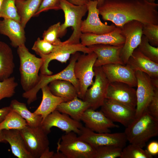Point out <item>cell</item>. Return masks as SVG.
<instances>
[{"label": "cell", "instance_id": "ac0fdd59", "mask_svg": "<svg viewBox=\"0 0 158 158\" xmlns=\"http://www.w3.org/2000/svg\"><path fill=\"white\" fill-rule=\"evenodd\" d=\"M101 67L109 83L120 82L133 87H137L135 71L128 65L110 64L103 65Z\"/></svg>", "mask_w": 158, "mask_h": 158}, {"label": "cell", "instance_id": "f1b7e54d", "mask_svg": "<svg viewBox=\"0 0 158 158\" xmlns=\"http://www.w3.org/2000/svg\"><path fill=\"white\" fill-rule=\"evenodd\" d=\"M48 86L53 95L64 98L68 101L78 97V93L75 87L69 81L55 80L50 82Z\"/></svg>", "mask_w": 158, "mask_h": 158}, {"label": "cell", "instance_id": "f546056e", "mask_svg": "<svg viewBox=\"0 0 158 158\" xmlns=\"http://www.w3.org/2000/svg\"><path fill=\"white\" fill-rule=\"evenodd\" d=\"M11 110L16 111L26 121L27 125L32 127L41 126L43 119L40 115H35L28 109L26 104L13 99L11 102Z\"/></svg>", "mask_w": 158, "mask_h": 158}, {"label": "cell", "instance_id": "9a60e30c", "mask_svg": "<svg viewBox=\"0 0 158 158\" xmlns=\"http://www.w3.org/2000/svg\"><path fill=\"white\" fill-rule=\"evenodd\" d=\"M86 5L88 13L86 19L82 22L81 30L82 33L104 34L114 30L116 26L114 24L107 25L102 23L100 19L97 1L90 0Z\"/></svg>", "mask_w": 158, "mask_h": 158}, {"label": "cell", "instance_id": "484cf974", "mask_svg": "<svg viewBox=\"0 0 158 158\" xmlns=\"http://www.w3.org/2000/svg\"><path fill=\"white\" fill-rule=\"evenodd\" d=\"M89 108L90 105L87 102L76 97L71 100L61 103L56 110L80 121L84 112Z\"/></svg>", "mask_w": 158, "mask_h": 158}, {"label": "cell", "instance_id": "4fadbf2b", "mask_svg": "<svg viewBox=\"0 0 158 158\" xmlns=\"http://www.w3.org/2000/svg\"><path fill=\"white\" fill-rule=\"evenodd\" d=\"M88 54L92 51L87 47L80 43L77 44H63L58 46L57 49L50 54L40 56L43 60V63L40 69V73L51 75L53 73L48 69L49 63L52 60H55L61 63H66L71 55L77 52Z\"/></svg>", "mask_w": 158, "mask_h": 158}, {"label": "cell", "instance_id": "8d00e7d4", "mask_svg": "<svg viewBox=\"0 0 158 158\" xmlns=\"http://www.w3.org/2000/svg\"><path fill=\"white\" fill-rule=\"evenodd\" d=\"M61 25L60 22H59L50 26L44 31L43 39L54 45L62 44L63 42L59 38Z\"/></svg>", "mask_w": 158, "mask_h": 158}, {"label": "cell", "instance_id": "7a4b0ae2", "mask_svg": "<svg viewBox=\"0 0 158 158\" xmlns=\"http://www.w3.org/2000/svg\"><path fill=\"white\" fill-rule=\"evenodd\" d=\"M127 141L143 148L151 138L158 135V120L150 115L145 109L136 118L124 132Z\"/></svg>", "mask_w": 158, "mask_h": 158}, {"label": "cell", "instance_id": "bcb514c9", "mask_svg": "<svg viewBox=\"0 0 158 158\" xmlns=\"http://www.w3.org/2000/svg\"><path fill=\"white\" fill-rule=\"evenodd\" d=\"M151 84L154 88H158V78H150Z\"/></svg>", "mask_w": 158, "mask_h": 158}, {"label": "cell", "instance_id": "d590c367", "mask_svg": "<svg viewBox=\"0 0 158 158\" xmlns=\"http://www.w3.org/2000/svg\"><path fill=\"white\" fill-rule=\"evenodd\" d=\"M18 85L14 77L0 81V101L4 98L12 97Z\"/></svg>", "mask_w": 158, "mask_h": 158}, {"label": "cell", "instance_id": "603a6c76", "mask_svg": "<svg viewBox=\"0 0 158 158\" xmlns=\"http://www.w3.org/2000/svg\"><path fill=\"white\" fill-rule=\"evenodd\" d=\"M126 64L135 72L141 71L151 78H158V63L145 56L137 48L133 51Z\"/></svg>", "mask_w": 158, "mask_h": 158}, {"label": "cell", "instance_id": "f6af8a7d", "mask_svg": "<svg viewBox=\"0 0 158 158\" xmlns=\"http://www.w3.org/2000/svg\"><path fill=\"white\" fill-rule=\"evenodd\" d=\"M54 153L53 151H50L49 147L44 151L40 158H53Z\"/></svg>", "mask_w": 158, "mask_h": 158}, {"label": "cell", "instance_id": "83f0119b", "mask_svg": "<svg viewBox=\"0 0 158 158\" xmlns=\"http://www.w3.org/2000/svg\"><path fill=\"white\" fill-rule=\"evenodd\" d=\"M42 0H16L15 5L23 28L37 11Z\"/></svg>", "mask_w": 158, "mask_h": 158}, {"label": "cell", "instance_id": "cb8c5ba5", "mask_svg": "<svg viewBox=\"0 0 158 158\" xmlns=\"http://www.w3.org/2000/svg\"><path fill=\"white\" fill-rule=\"evenodd\" d=\"M5 141L10 145L13 155L18 158H33L28 151L20 130H2Z\"/></svg>", "mask_w": 158, "mask_h": 158}, {"label": "cell", "instance_id": "30bf717a", "mask_svg": "<svg viewBox=\"0 0 158 158\" xmlns=\"http://www.w3.org/2000/svg\"><path fill=\"white\" fill-rule=\"evenodd\" d=\"M94 70L95 81L87 90L83 100L89 104L90 108L96 110L103 103L109 82L101 67H94Z\"/></svg>", "mask_w": 158, "mask_h": 158}, {"label": "cell", "instance_id": "816d5d0a", "mask_svg": "<svg viewBox=\"0 0 158 158\" xmlns=\"http://www.w3.org/2000/svg\"><path fill=\"white\" fill-rule=\"evenodd\" d=\"M3 0H0V8Z\"/></svg>", "mask_w": 158, "mask_h": 158}, {"label": "cell", "instance_id": "ab89813d", "mask_svg": "<svg viewBox=\"0 0 158 158\" xmlns=\"http://www.w3.org/2000/svg\"><path fill=\"white\" fill-rule=\"evenodd\" d=\"M60 1L61 0H42L34 16H37L41 13L49 10L61 9Z\"/></svg>", "mask_w": 158, "mask_h": 158}, {"label": "cell", "instance_id": "277c9868", "mask_svg": "<svg viewBox=\"0 0 158 158\" xmlns=\"http://www.w3.org/2000/svg\"><path fill=\"white\" fill-rule=\"evenodd\" d=\"M60 7L64 14L65 21L61 25L59 37H63L67 28L71 27L73 29V32L70 38L63 42L70 44L80 43L82 19L87 11V5H75L66 0H61Z\"/></svg>", "mask_w": 158, "mask_h": 158}, {"label": "cell", "instance_id": "e575fe53", "mask_svg": "<svg viewBox=\"0 0 158 158\" xmlns=\"http://www.w3.org/2000/svg\"><path fill=\"white\" fill-rule=\"evenodd\" d=\"M94 158H116L120 157L122 148L113 145L98 147L95 148Z\"/></svg>", "mask_w": 158, "mask_h": 158}, {"label": "cell", "instance_id": "7bdbcfd3", "mask_svg": "<svg viewBox=\"0 0 158 158\" xmlns=\"http://www.w3.org/2000/svg\"><path fill=\"white\" fill-rule=\"evenodd\" d=\"M11 110V108L10 106L0 109V123L3 121L7 115Z\"/></svg>", "mask_w": 158, "mask_h": 158}, {"label": "cell", "instance_id": "3957f363", "mask_svg": "<svg viewBox=\"0 0 158 158\" xmlns=\"http://www.w3.org/2000/svg\"><path fill=\"white\" fill-rule=\"evenodd\" d=\"M17 52L20 59L21 84L23 90L27 92L38 83L40 79L39 72L43 60L31 53L25 44L17 47Z\"/></svg>", "mask_w": 158, "mask_h": 158}, {"label": "cell", "instance_id": "74e56055", "mask_svg": "<svg viewBox=\"0 0 158 158\" xmlns=\"http://www.w3.org/2000/svg\"><path fill=\"white\" fill-rule=\"evenodd\" d=\"M58 46L53 45L39 37L35 42L32 49L40 56L50 54L57 49Z\"/></svg>", "mask_w": 158, "mask_h": 158}, {"label": "cell", "instance_id": "5bb4252c", "mask_svg": "<svg viewBox=\"0 0 158 158\" xmlns=\"http://www.w3.org/2000/svg\"><path fill=\"white\" fill-rule=\"evenodd\" d=\"M79 121L75 120L68 115L62 113L55 110L43 120L41 126L48 134L51 129L55 127L67 133L73 132L78 135L83 126Z\"/></svg>", "mask_w": 158, "mask_h": 158}, {"label": "cell", "instance_id": "d6a6232c", "mask_svg": "<svg viewBox=\"0 0 158 158\" xmlns=\"http://www.w3.org/2000/svg\"><path fill=\"white\" fill-rule=\"evenodd\" d=\"M15 0H3L0 8V18L11 19L20 22L15 5Z\"/></svg>", "mask_w": 158, "mask_h": 158}, {"label": "cell", "instance_id": "d6986e66", "mask_svg": "<svg viewBox=\"0 0 158 158\" xmlns=\"http://www.w3.org/2000/svg\"><path fill=\"white\" fill-rule=\"evenodd\" d=\"M80 121L85 124V127L97 133H111L110 128L119 127L101 111H96L90 108L84 112Z\"/></svg>", "mask_w": 158, "mask_h": 158}, {"label": "cell", "instance_id": "4316f807", "mask_svg": "<svg viewBox=\"0 0 158 158\" xmlns=\"http://www.w3.org/2000/svg\"><path fill=\"white\" fill-rule=\"evenodd\" d=\"M14 68L12 49L6 43L0 41V81L10 77Z\"/></svg>", "mask_w": 158, "mask_h": 158}, {"label": "cell", "instance_id": "8992f818", "mask_svg": "<svg viewBox=\"0 0 158 158\" xmlns=\"http://www.w3.org/2000/svg\"><path fill=\"white\" fill-rule=\"evenodd\" d=\"M57 151L66 158H94L95 148L81 139L73 132L63 135L57 143Z\"/></svg>", "mask_w": 158, "mask_h": 158}, {"label": "cell", "instance_id": "c3c4849f", "mask_svg": "<svg viewBox=\"0 0 158 158\" xmlns=\"http://www.w3.org/2000/svg\"><path fill=\"white\" fill-rule=\"evenodd\" d=\"M5 141L2 130H0V143Z\"/></svg>", "mask_w": 158, "mask_h": 158}, {"label": "cell", "instance_id": "60d3db41", "mask_svg": "<svg viewBox=\"0 0 158 158\" xmlns=\"http://www.w3.org/2000/svg\"><path fill=\"white\" fill-rule=\"evenodd\" d=\"M153 95L146 109L148 112L158 120V88H154Z\"/></svg>", "mask_w": 158, "mask_h": 158}, {"label": "cell", "instance_id": "836d02e7", "mask_svg": "<svg viewBox=\"0 0 158 158\" xmlns=\"http://www.w3.org/2000/svg\"><path fill=\"white\" fill-rule=\"evenodd\" d=\"M137 48L144 56L158 63V47H154L150 44L147 39L142 35L141 42Z\"/></svg>", "mask_w": 158, "mask_h": 158}, {"label": "cell", "instance_id": "7dc6e473", "mask_svg": "<svg viewBox=\"0 0 158 158\" xmlns=\"http://www.w3.org/2000/svg\"><path fill=\"white\" fill-rule=\"evenodd\" d=\"M53 158H66L65 156L62 153L57 151L56 153H54Z\"/></svg>", "mask_w": 158, "mask_h": 158}, {"label": "cell", "instance_id": "52a82bcc", "mask_svg": "<svg viewBox=\"0 0 158 158\" xmlns=\"http://www.w3.org/2000/svg\"><path fill=\"white\" fill-rule=\"evenodd\" d=\"M97 56L94 52L79 56L74 67L75 76L78 80L79 90L78 97L83 99L88 87L93 83L94 65Z\"/></svg>", "mask_w": 158, "mask_h": 158}, {"label": "cell", "instance_id": "d4e9b609", "mask_svg": "<svg viewBox=\"0 0 158 158\" xmlns=\"http://www.w3.org/2000/svg\"><path fill=\"white\" fill-rule=\"evenodd\" d=\"M41 89L42 92V99L39 106L33 113L35 115H40L43 120L55 110L60 103L68 101L64 98L53 95L48 85L42 87Z\"/></svg>", "mask_w": 158, "mask_h": 158}, {"label": "cell", "instance_id": "6da1fadb", "mask_svg": "<svg viewBox=\"0 0 158 158\" xmlns=\"http://www.w3.org/2000/svg\"><path fill=\"white\" fill-rule=\"evenodd\" d=\"M97 8L103 20L116 27L132 20L158 25V4L146 0H104Z\"/></svg>", "mask_w": 158, "mask_h": 158}, {"label": "cell", "instance_id": "f35d334b", "mask_svg": "<svg viewBox=\"0 0 158 158\" xmlns=\"http://www.w3.org/2000/svg\"><path fill=\"white\" fill-rule=\"evenodd\" d=\"M142 33L147 38L150 45L158 47V25L143 24Z\"/></svg>", "mask_w": 158, "mask_h": 158}, {"label": "cell", "instance_id": "2e32d148", "mask_svg": "<svg viewBox=\"0 0 158 158\" xmlns=\"http://www.w3.org/2000/svg\"><path fill=\"white\" fill-rule=\"evenodd\" d=\"M135 74L137 80L136 118L146 109L153 95L154 89L151 83L150 77L147 74L140 71H135Z\"/></svg>", "mask_w": 158, "mask_h": 158}, {"label": "cell", "instance_id": "e0dca14e", "mask_svg": "<svg viewBox=\"0 0 158 158\" xmlns=\"http://www.w3.org/2000/svg\"><path fill=\"white\" fill-rule=\"evenodd\" d=\"M106 98L115 100L132 109H136V90L125 83L117 82L109 83Z\"/></svg>", "mask_w": 158, "mask_h": 158}, {"label": "cell", "instance_id": "1f68e13d", "mask_svg": "<svg viewBox=\"0 0 158 158\" xmlns=\"http://www.w3.org/2000/svg\"><path fill=\"white\" fill-rule=\"evenodd\" d=\"M120 158H152L153 156L146 150L139 146L130 143L122 149Z\"/></svg>", "mask_w": 158, "mask_h": 158}, {"label": "cell", "instance_id": "681fc988", "mask_svg": "<svg viewBox=\"0 0 158 158\" xmlns=\"http://www.w3.org/2000/svg\"><path fill=\"white\" fill-rule=\"evenodd\" d=\"M93 1H96L97 2V6L101 5L104 2V0H92Z\"/></svg>", "mask_w": 158, "mask_h": 158}, {"label": "cell", "instance_id": "5b68a950", "mask_svg": "<svg viewBox=\"0 0 158 158\" xmlns=\"http://www.w3.org/2000/svg\"><path fill=\"white\" fill-rule=\"evenodd\" d=\"M80 54L79 52L72 54L68 66L56 74L48 75L40 73V79L36 85L30 90L25 92L22 94V97L27 99L28 104H30L37 99V92L42 87L48 85L50 82L55 80H66L71 82L75 87L78 95L79 84L74 75V67Z\"/></svg>", "mask_w": 158, "mask_h": 158}, {"label": "cell", "instance_id": "4dcf8cb0", "mask_svg": "<svg viewBox=\"0 0 158 158\" xmlns=\"http://www.w3.org/2000/svg\"><path fill=\"white\" fill-rule=\"evenodd\" d=\"M27 125L26 121L16 111L11 110L0 123V130H20Z\"/></svg>", "mask_w": 158, "mask_h": 158}, {"label": "cell", "instance_id": "ffe728a7", "mask_svg": "<svg viewBox=\"0 0 158 158\" xmlns=\"http://www.w3.org/2000/svg\"><path fill=\"white\" fill-rule=\"evenodd\" d=\"M123 45L96 44L87 46L97 56L94 67H101L110 64L125 65L120 56Z\"/></svg>", "mask_w": 158, "mask_h": 158}, {"label": "cell", "instance_id": "b9f144b4", "mask_svg": "<svg viewBox=\"0 0 158 158\" xmlns=\"http://www.w3.org/2000/svg\"><path fill=\"white\" fill-rule=\"evenodd\" d=\"M151 155H155L158 154V142L157 141H152L148 145L146 150Z\"/></svg>", "mask_w": 158, "mask_h": 158}, {"label": "cell", "instance_id": "7c38bea8", "mask_svg": "<svg viewBox=\"0 0 158 158\" xmlns=\"http://www.w3.org/2000/svg\"><path fill=\"white\" fill-rule=\"evenodd\" d=\"M78 136L95 148L101 146L113 145L123 148L128 141L124 132L97 133L83 126Z\"/></svg>", "mask_w": 158, "mask_h": 158}, {"label": "cell", "instance_id": "8fae6325", "mask_svg": "<svg viewBox=\"0 0 158 158\" xmlns=\"http://www.w3.org/2000/svg\"><path fill=\"white\" fill-rule=\"evenodd\" d=\"M101 107L100 111L108 118L126 127L136 118L135 109L111 99L105 98Z\"/></svg>", "mask_w": 158, "mask_h": 158}, {"label": "cell", "instance_id": "ba28073f", "mask_svg": "<svg viewBox=\"0 0 158 158\" xmlns=\"http://www.w3.org/2000/svg\"><path fill=\"white\" fill-rule=\"evenodd\" d=\"M20 131L26 148L33 158H40L49 147L48 134L41 126L32 127L27 125Z\"/></svg>", "mask_w": 158, "mask_h": 158}, {"label": "cell", "instance_id": "9c48e42d", "mask_svg": "<svg viewBox=\"0 0 158 158\" xmlns=\"http://www.w3.org/2000/svg\"><path fill=\"white\" fill-rule=\"evenodd\" d=\"M143 24L136 20L130 21L120 27L125 41L120 56L124 64H127L133 51L140 44L142 35Z\"/></svg>", "mask_w": 158, "mask_h": 158}, {"label": "cell", "instance_id": "44dd1931", "mask_svg": "<svg viewBox=\"0 0 158 158\" xmlns=\"http://www.w3.org/2000/svg\"><path fill=\"white\" fill-rule=\"evenodd\" d=\"M80 40V43L86 47L96 44L122 45H123L125 39L121 33L120 28L116 26L113 31L107 33H82Z\"/></svg>", "mask_w": 158, "mask_h": 158}, {"label": "cell", "instance_id": "f907efd6", "mask_svg": "<svg viewBox=\"0 0 158 158\" xmlns=\"http://www.w3.org/2000/svg\"><path fill=\"white\" fill-rule=\"evenodd\" d=\"M148 2L151 3H155V0H146Z\"/></svg>", "mask_w": 158, "mask_h": 158}, {"label": "cell", "instance_id": "7402d4cb", "mask_svg": "<svg viewBox=\"0 0 158 158\" xmlns=\"http://www.w3.org/2000/svg\"><path fill=\"white\" fill-rule=\"evenodd\" d=\"M20 23L15 20L3 19L0 20V33L7 36L14 47L25 44L26 37L24 30Z\"/></svg>", "mask_w": 158, "mask_h": 158}, {"label": "cell", "instance_id": "ee69618b", "mask_svg": "<svg viewBox=\"0 0 158 158\" xmlns=\"http://www.w3.org/2000/svg\"><path fill=\"white\" fill-rule=\"evenodd\" d=\"M69 3L75 5H87L90 0H66Z\"/></svg>", "mask_w": 158, "mask_h": 158}]
</instances>
